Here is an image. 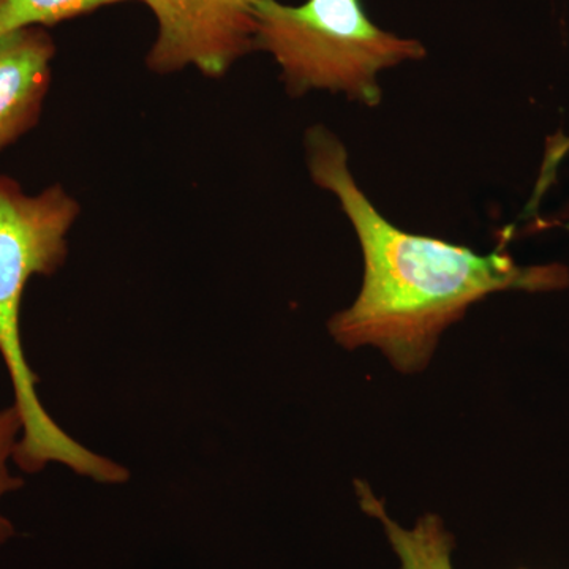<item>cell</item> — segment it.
I'll list each match as a JSON object with an SVG mask.
<instances>
[{"label":"cell","instance_id":"8","mask_svg":"<svg viewBox=\"0 0 569 569\" xmlns=\"http://www.w3.org/2000/svg\"><path fill=\"white\" fill-rule=\"evenodd\" d=\"M22 432L20 411L11 403L0 410V501L7 493L14 492L22 486V479L11 473L10 460L14 458L18 441ZM14 527L0 512V546L13 538Z\"/></svg>","mask_w":569,"mask_h":569},{"label":"cell","instance_id":"2","mask_svg":"<svg viewBox=\"0 0 569 569\" xmlns=\"http://www.w3.org/2000/svg\"><path fill=\"white\" fill-rule=\"evenodd\" d=\"M80 206L61 186L28 194L9 176H0V358L13 387L22 432L14 463L37 473L58 462L100 482H122L126 468L89 451L52 421L41 403L21 339V306L36 276H51L67 257V234Z\"/></svg>","mask_w":569,"mask_h":569},{"label":"cell","instance_id":"7","mask_svg":"<svg viewBox=\"0 0 569 569\" xmlns=\"http://www.w3.org/2000/svg\"><path fill=\"white\" fill-rule=\"evenodd\" d=\"M129 0H0V36L24 28H48Z\"/></svg>","mask_w":569,"mask_h":569},{"label":"cell","instance_id":"5","mask_svg":"<svg viewBox=\"0 0 569 569\" xmlns=\"http://www.w3.org/2000/svg\"><path fill=\"white\" fill-rule=\"evenodd\" d=\"M54 56V40L44 28L0 36V152L39 122Z\"/></svg>","mask_w":569,"mask_h":569},{"label":"cell","instance_id":"3","mask_svg":"<svg viewBox=\"0 0 569 569\" xmlns=\"http://www.w3.org/2000/svg\"><path fill=\"white\" fill-rule=\"evenodd\" d=\"M254 44L274 58L291 96L309 91L343 92L377 107L378 74L426 58L425 44L383 31L367 17L361 0H279L254 3Z\"/></svg>","mask_w":569,"mask_h":569},{"label":"cell","instance_id":"4","mask_svg":"<svg viewBox=\"0 0 569 569\" xmlns=\"http://www.w3.org/2000/svg\"><path fill=\"white\" fill-rule=\"evenodd\" d=\"M159 22L148 54L149 69L168 74L197 67L206 77H222L234 62L257 50L258 0H142Z\"/></svg>","mask_w":569,"mask_h":569},{"label":"cell","instance_id":"6","mask_svg":"<svg viewBox=\"0 0 569 569\" xmlns=\"http://www.w3.org/2000/svg\"><path fill=\"white\" fill-rule=\"evenodd\" d=\"M356 489L367 515L383 523L389 542L399 557L400 569H452L455 538L445 529L441 519L427 515L415 523L413 529H403L389 518L383 503L366 485L356 482Z\"/></svg>","mask_w":569,"mask_h":569},{"label":"cell","instance_id":"1","mask_svg":"<svg viewBox=\"0 0 569 569\" xmlns=\"http://www.w3.org/2000/svg\"><path fill=\"white\" fill-rule=\"evenodd\" d=\"M306 151L313 182L335 194L365 257L358 298L329 321L340 346L380 348L397 369L417 372L441 332L486 296L568 287L565 266H520L509 253L479 254L388 222L351 174L346 146L326 127L309 129Z\"/></svg>","mask_w":569,"mask_h":569}]
</instances>
